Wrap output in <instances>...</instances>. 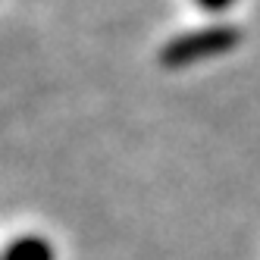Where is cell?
<instances>
[{
    "label": "cell",
    "mask_w": 260,
    "mask_h": 260,
    "mask_svg": "<svg viewBox=\"0 0 260 260\" xmlns=\"http://www.w3.org/2000/svg\"><path fill=\"white\" fill-rule=\"evenodd\" d=\"M53 257L57 254H53L50 241L41 235H19L0 254V260H53Z\"/></svg>",
    "instance_id": "1"
}]
</instances>
